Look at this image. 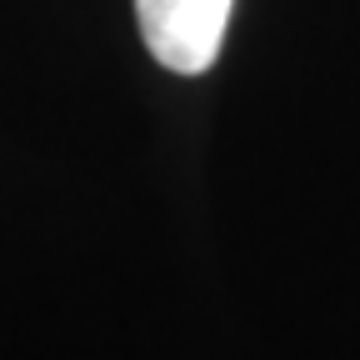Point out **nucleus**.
I'll list each match as a JSON object with an SVG mask.
<instances>
[{
  "mask_svg": "<svg viewBox=\"0 0 360 360\" xmlns=\"http://www.w3.org/2000/svg\"><path fill=\"white\" fill-rule=\"evenodd\" d=\"M231 11L236 0H135L146 51L175 75H200L215 65Z\"/></svg>",
  "mask_w": 360,
  "mask_h": 360,
  "instance_id": "obj_1",
  "label": "nucleus"
}]
</instances>
